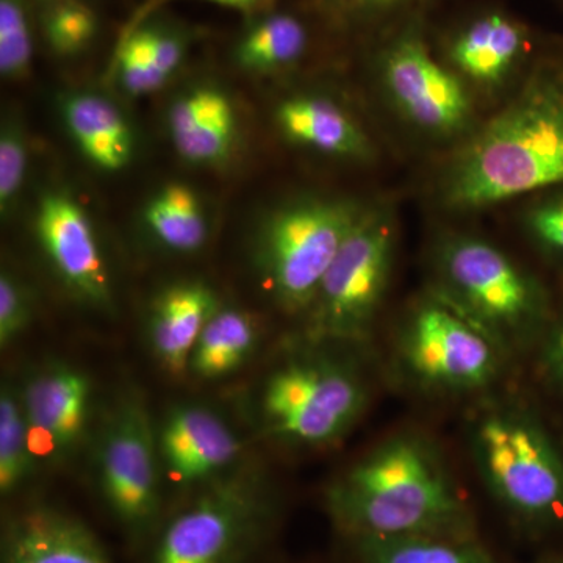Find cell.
<instances>
[{
    "label": "cell",
    "instance_id": "6da1fadb",
    "mask_svg": "<svg viewBox=\"0 0 563 563\" xmlns=\"http://www.w3.org/2000/svg\"><path fill=\"white\" fill-rule=\"evenodd\" d=\"M336 526L358 539L472 537V510L439 448L398 432L358 459L328 488Z\"/></svg>",
    "mask_w": 563,
    "mask_h": 563
},
{
    "label": "cell",
    "instance_id": "7a4b0ae2",
    "mask_svg": "<svg viewBox=\"0 0 563 563\" xmlns=\"http://www.w3.org/2000/svg\"><path fill=\"white\" fill-rule=\"evenodd\" d=\"M563 185V73L537 69L521 91L463 147L442 199L477 210Z\"/></svg>",
    "mask_w": 563,
    "mask_h": 563
},
{
    "label": "cell",
    "instance_id": "3957f363",
    "mask_svg": "<svg viewBox=\"0 0 563 563\" xmlns=\"http://www.w3.org/2000/svg\"><path fill=\"white\" fill-rule=\"evenodd\" d=\"M468 444L493 498L518 520L550 525L563 517V454L542 421L514 401L473 415Z\"/></svg>",
    "mask_w": 563,
    "mask_h": 563
},
{
    "label": "cell",
    "instance_id": "277c9868",
    "mask_svg": "<svg viewBox=\"0 0 563 563\" xmlns=\"http://www.w3.org/2000/svg\"><path fill=\"white\" fill-rule=\"evenodd\" d=\"M368 401V385L354 363L317 351L295 355L273 369L258 407L266 435L328 446L351 431Z\"/></svg>",
    "mask_w": 563,
    "mask_h": 563
},
{
    "label": "cell",
    "instance_id": "5b68a950",
    "mask_svg": "<svg viewBox=\"0 0 563 563\" xmlns=\"http://www.w3.org/2000/svg\"><path fill=\"white\" fill-rule=\"evenodd\" d=\"M437 296L492 336L504 351L536 331L544 313L542 290L501 250L455 235L435 254Z\"/></svg>",
    "mask_w": 563,
    "mask_h": 563
},
{
    "label": "cell",
    "instance_id": "8992f818",
    "mask_svg": "<svg viewBox=\"0 0 563 563\" xmlns=\"http://www.w3.org/2000/svg\"><path fill=\"white\" fill-rule=\"evenodd\" d=\"M365 209L350 199L302 198L285 203L262 222L255 265L282 309L309 312L325 273Z\"/></svg>",
    "mask_w": 563,
    "mask_h": 563
},
{
    "label": "cell",
    "instance_id": "52a82bcc",
    "mask_svg": "<svg viewBox=\"0 0 563 563\" xmlns=\"http://www.w3.org/2000/svg\"><path fill=\"white\" fill-rule=\"evenodd\" d=\"M272 518V498L257 477H221L162 523L150 563H244Z\"/></svg>",
    "mask_w": 563,
    "mask_h": 563
},
{
    "label": "cell",
    "instance_id": "ba28073f",
    "mask_svg": "<svg viewBox=\"0 0 563 563\" xmlns=\"http://www.w3.org/2000/svg\"><path fill=\"white\" fill-rule=\"evenodd\" d=\"M396 251L390 210L365 209L344 240L310 307L313 344L361 343L384 302Z\"/></svg>",
    "mask_w": 563,
    "mask_h": 563
},
{
    "label": "cell",
    "instance_id": "9c48e42d",
    "mask_svg": "<svg viewBox=\"0 0 563 563\" xmlns=\"http://www.w3.org/2000/svg\"><path fill=\"white\" fill-rule=\"evenodd\" d=\"M396 362L420 390L472 395L498 380L506 351L440 296L418 303L404 321Z\"/></svg>",
    "mask_w": 563,
    "mask_h": 563
},
{
    "label": "cell",
    "instance_id": "30bf717a",
    "mask_svg": "<svg viewBox=\"0 0 563 563\" xmlns=\"http://www.w3.org/2000/svg\"><path fill=\"white\" fill-rule=\"evenodd\" d=\"M162 462L157 429L135 396L122 399L103 424L96 448V477L107 509L133 540L162 526Z\"/></svg>",
    "mask_w": 563,
    "mask_h": 563
},
{
    "label": "cell",
    "instance_id": "8fae6325",
    "mask_svg": "<svg viewBox=\"0 0 563 563\" xmlns=\"http://www.w3.org/2000/svg\"><path fill=\"white\" fill-rule=\"evenodd\" d=\"M380 76L396 109L420 131L448 139L472 122V101L461 77L433 58L418 29H404L387 44Z\"/></svg>",
    "mask_w": 563,
    "mask_h": 563
},
{
    "label": "cell",
    "instance_id": "7c38bea8",
    "mask_svg": "<svg viewBox=\"0 0 563 563\" xmlns=\"http://www.w3.org/2000/svg\"><path fill=\"white\" fill-rule=\"evenodd\" d=\"M35 233L58 279L80 301L109 309L113 290L101 244L87 210L65 190L40 196Z\"/></svg>",
    "mask_w": 563,
    "mask_h": 563
},
{
    "label": "cell",
    "instance_id": "4fadbf2b",
    "mask_svg": "<svg viewBox=\"0 0 563 563\" xmlns=\"http://www.w3.org/2000/svg\"><path fill=\"white\" fill-rule=\"evenodd\" d=\"M20 390L33 457L38 463L68 459L87 435L90 422L87 374L55 362L31 374Z\"/></svg>",
    "mask_w": 563,
    "mask_h": 563
},
{
    "label": "cell",
    "instance_id": "5bb4252c",
    "mask_svg": "<svg viewBox=\"0 0 563 563\" xmlns=\"http://www.w3.org/2000/svg\"><path fill=\"white\" fill-rule=\"evenodd\" d=\"M163 476L177 487L210 484L228 472L242 443L220 415L198 404H181L157 432Z\"/></svg>",
    "mask_w": 563,
    "mask_h": 563
},
{
    "label": "cell",
    "instance_id": "9a60e30c",
    "mask_svg": "<svg viewBox=\"0 0 563 563\" xmlns=\"http://www.w3.org/2000/svg\"><path fill=\"white\" fill-rule=\"evenodd\" d=\"M2 563H110L102 544L77 518L33 504L3 529Z\"/></svg>",
    "mask_w": 563,
    "mask_h": 563
},
{
    "label": "cell",
    "instance_id": "2e32d148",
    "mask_svg": "<svg viewBox=\"0 0 563 563\" xmlns=\"http://www.w3.org/2000/svg\"><path fill=\"white\" fill-rule=\"evenodd\" d=\"M169 139L185 162L213 168L229 162L239 139L231 96L214 85L181 92L168 110Z\"/></svg>",
    "mask_w": 563,
    "mask_h": 563
},
{
    "label": "cell",
    "instance_id": "e0dca14e",
    "mask_svg": "<svg viewBox=\"0 0 563 563\" xmlns=\"http://www.w3.org/2000/svg\"><path fill=\"white\" fill-rule=\"evenodd\" d=\"M221 303L201 280H181L163 288L151 303L147 339L165 372L184 377L190 372L192 351Z\"/></svg>",
    "mask_w": 563,
    "mask_h": 563
},
{
    "label": "cell",
    "instance_id": "ac0fdd59",
    "mask_svg": "<svg viewBox=\"0 0 563 563\" xmlns=\"http://www.w3.org/2000/svg\"><path fill=\"white\" fill-rule=\"evenodd\" d=\"M529 33L509 14L490 11L466 22L451 36L448 58L462 76L477 84H499L525 57Z\"/></svg>",
    "mask_w": 563,
    "mask_h": 563
},
{
    "label": "cell",
    "instance_id": "d6986e66",
    "mask_svg": "<svg viewBox=\"0 0 563 563\" xmlns=\"http://www.w3.org/2000/svg\"><path fill=\"white\" fill-rule=\"evenodd\" d=\"M276 122L285 139L307 150L351 161L372 155L368 135L331 99L295 96L277 107Z\"/></svg>",
    "mask_w": 563,
    "mask_h": 563
},
{
    "label": "cell",
    "instance_id": "ffe728a7",
    "mask_svg": "<svg viewBox=\"0 0 563 563\" xmlns=\"http://www.w3.org/2000/svg\"><path fill=\"white\" fill-rule=\"evenodd\" d=\"M60 113L70 139L96 168L118 173L131 163V125L109 99L96 92H68L62 98Z\"/></svg>",
    "mask_w": 563,
    "mask_h": 563
},
{
    "label": "cell",
    "instance_id": "44dd1931",
    "mask_svg": "<svg viewBox=\"0 0 563 563\" xmlns=\"http://www.w3.org/2000/svg\"><path fill=\"white\" fill-rule=\"evenodd\" d=\"M258 343L254 318L236 307H220L203 329L190 362V373L217 380L240 368Z\"/></svg>",
    "mask_w": 563,
    "mask_h": 563
},
{
    "label": "cell",
    "instance_id": "7402d4cb",
    "mask_svg": "<svg viewBox=\"0 0 563 563\" xmlns=\"http://www.w3.org/2000/svg\"><path fill=\"white\" fill-rule=\"evenodd\" d=\"M147 231L165 250L195 254L209 240V221L201 198L181 181L166 184L144 209Z\"/></svg>",
    "mask_w": 563,
    "mask_h": 563
},
{
    "label": "cell",
    "instance_id": "603a6c76",
    "mask_svg": "<svg viewBox=\"0 0 563 563\" xmlns=\"http://www.w3.org/2000/svg\"><path fill=\"white\" fill-rule=\"evenodd\" d=\"M309 47V32L298 18L272 13L247 27L236 43L235 62L251 73H273L301 60Z\"/></svg>",
    "mask_w": 563,
    "mask_h": 563
},
{
    "label": "cell",
    "instance_id": "cb8c5ba5",
    "mask_svg": "<svg viewBox=\"0 0 563 563\" xmlns=\"http://www.w3.org/2000/svg\"><path fill=\"white\" fill-rule=\"evenodd\" d=\"M363 563H496L473 537L358 539Z\"/></svg>",
    "mask_w": 563,
    "mask_h": 563
},
{
    "label": "cell",
    "instance_id": "d4e9b609",
    "mask_svg": "<svg viewBox=\"0 0 563 563\" xmlns=\"http://www.w3.org/2000/svg\"><path fill=\"white\" fill-rule=\"evenodd\" d=\"M21 390L10 380L0 390V493L11 496L35 472Z\"/></svg>",
    "mask_w": 563,
    "mask_h": 563
},
{
    "label": "cell",
    "instance_id": "484cf974",
    "mask_svg": "<svg viewBox=\"0 0 563 563\" xmlns=\"http://www.w3.org/2000/svg\"><path fill=\"white\" fill-rule=\"evenodd\" d=\"M36 21L47 47L58 57L80 55L99 31L95 10L81 0H38Z\"/></svg>",
    "mask_w": 563,
    "mask_h": 563
},
{
    "label": "cell",
    "instance_id": "4316f807",
    "mask_svg": "<svg viewBox=\"0 0 563 563\" xmlns=\"http://www.w3.org/2000/svg\"><path fill=\"white\" fill-rule=\"evenodd\" d=\"M33 60L31 0H0V74L10 81L24 80Z\"/></svg>",
    "mask_w": 563,
    "mask_h": 563
},
{
    "label": "cell",
    "instance_id": "83f0119b",
    "mask_svg": "<svg viewBox=\"0 0 563 563\" xmlns=\"http://www.w3.org/2000/svg\"><path fill=\"white\" fill-rule=\"evenodd\" d=\"M114 66L121 87L132 96L150 95L168 81L152 57L150 44L140 27L122 33Z\"/></svg>",
    "mask_w": 563,
    "mask_h": 563
},
{
    "label": "cell",
    "instance_id": "f1b7e54d",
    "mask_svg": "<svg viewBox=\"0 0 563 563\" xmlns=\"http://www.w3.org/2000/svg\"><path fill=\"white\" fill-rule=\"evenodd\" d=\"M27 136L20 121H3L0 131V211L9 218L16 207L27 176Z\"/></svg>",
    "mask_w": 563,
    "mask_h": 563
},
{
    "label": "cell",
    "instance_id": "f546056e",
    "mask_svg": "<svg viewBox=\"0 0 563 563\" xmlns=\"http://www.w3.org/2000/svg\"><path fill=\"white\" fill-rule=\"evenodd\" d=\"M32 291L9 269L0 274V347L7 350L31 325Z\"/></svg>",
    "mask_w": 563,
    "mask_h": 563
},
{
    "label": "cell",
    "instance_id": "4dcf8cb0",
    "mask_svg": "<svg viewBox=\"0 0 563 563\" xmlns=\"http://www.w3.org/2000/svg\"><path fill=\"white\" fill-rule=\"evenodd\" d=\"M146 36L152 57L166 79L173 77L184 63L188 49L187 35L180 29L162 22H141L136 25ZM135 27V29H136ZM133 31V29H132ZM128 33V32H125Z\"/></svg>",
    "mask_w": 563,
    "mask_h": 563
},
{
    "label": "cell",
    "instance_id": "1f68e13d",
    "mask_svg": "<svg viewBox=\"0 0 563 563\" xmlns=\"http://www.w3.org/2000/svg\"><path fill=\"white\" fill-rule=\"evenodd\" d=\"M526 228L543 250L563 257V195L532 206Z\"/></svg>",
    "mask_w": 563,
    "mask_h": 563
},
{
    "label": "cell",
    "instance_id": "d6a6232c",
    "mask_svg": "<svg viewBox=\"0 0 563 563\" xmlns=\"http://www.w3.org/2000/svg\"><path fill=\"white\" fill-rule=\"evenodd\" d=\"M168 2H173V0H147V2H144V5L136 11L135 16L132 18L131 22H129L125 32H131L132 29H135L136 25L141 24V22L146 21L155 10L161 9L162 5H165V3ZM207 2H213L218 3V5L231 7V9L242 11H254L265 9V7H268L273 0H207Z\"/></svg>",
    "mask_w": 563,
    "mask_h": 563
},
{
    "label": "cell",
    "instance_id": "836d02e7",
    "mask_svg": "<svg viewBox=\"0 0 563 563\" xmlns=\"http://www.w3.org/2000/svg\"><path fill=\"white\" fill-rule=\"evenodd\" d=\"M543 354L548 373L563 388V322L551 333Z\"/></svg>",
    "mask_w": 563,
    "mask_h": 563
},
{
    "label": "cell",
    "instance_id": "e575fe53",
    "mask_svg": "<svg viewBox=\"0 0 563 563\" xmlns=\"http://www.w3.org/2000/svg\"><path fill=\"white\" fill-rule=\"evenodd\" d=\"M346 2L358 13L373 16V14L387 13V11L401 5L406 0H346Z\"/></svg>",
    "mask_w": 563,
    "mask_h": 563
},
{
    "label": "cell",
    "instance_id": "d590c367",
    "mask_svg": "<svg viewBox=\"0 0 563 563\" xmlns=\"http://www.w3.org/2000/svg\"><path fill=\"white\" fill-rule=\"evenodd\" d=\"M563 563V562H562Z\"/></svg>",
    "mask_w": 563,
    "mask_h": 563
}]
</instances>
